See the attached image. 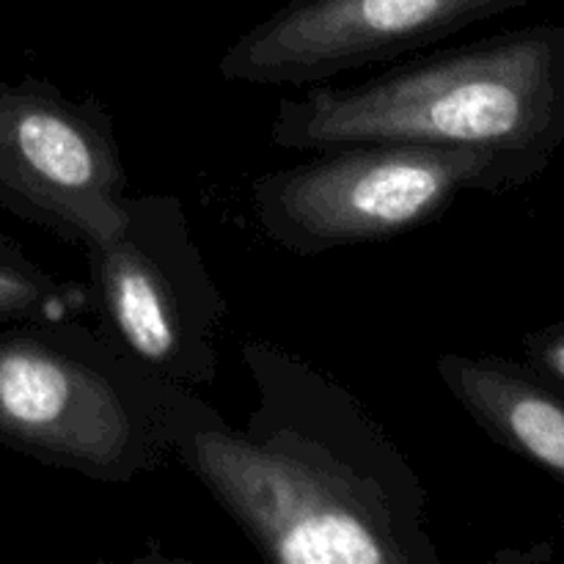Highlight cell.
<instances>
[{
  "mask_svg": "<svg viewBox=\"0 0 564 564\" xmlns=\"http://www.w3.org/2000/svg\"><path fill=\"white\" fill-rule=\"evenodd\" d=\"M242 427L182 386L171 457L281 564H438L427 490L375 413L328 372L270 341L242 345Z\"/></svg>",
  "mask_w": 564,
  "mask_h": 564,
  "instance_id": "6da1fadb",
  "label": "cell"
},
{
  "mask_svg": "<svg viewBox=\"0 0 564 564\" xmlns=\"http://www.w3.org/2000/svg\"><path fill=\"white\" fill-rule=\"evenodd\" d=\"M270 141L286 152L352 143L479 149L549 169L564 143V25L496 33L350 86H306L279 102Z\"/></svg>",
  "mask_w": 564,
  "mask_h": 564,
  "instance_id": "7a4b0ae2",
  "label": "cell"
},
{
  "mask_svg": "<svg viewBox=\"0 0 564 564\" xmlns=\"http://www.w3.org/2000/svg\"><path fill=\"white\" fill-rule=\"evenodd\" d=\"M182 386L83 317L0 328V444L55 471L127 485L171 460Z\"/></svg>",
  "mask_w": 564,
  "mask_h": 564,
  "instance_id": "3957f363",
  "label": "cell"
},
{
  "mask_svg": "<svg viewBox=\"0 0 564 564\" xmlns=\"http://www.w3.org/2000/svg\"><path fill=\"white\" fill-rule=\"evenodd\" d=\"M543 165L479 149L352 143L273 169L251 187L253 218L295 257L394 240L435 224L463 193H505Z\"/></svg>",
  "mask_w": 564,
  "mask_h": 564,
  "instance_id": "277c9868",
  "label": "cell"
},
{
  "mask_svg": "<svg viewBox=\"0 0 564 564\" xmlns=\"http://www.w3.org/2000/svg\"><path fill=\"white\" fill-rule=\"evenodd\" d=\"M83 251L102 328L160 378L213 386L226 301L180 198L127 193L119 226Z\"/></svg>",
  "mask_w": 564,
  "mask_h": 564,
  "instance_id": "5b68a950",
  "label": "cell"
},
{
  "mask_svg": "<svg viewBox=\"0 0 564 564\" xmlns=\"http://www.w3.org/2000/svg\"><path fill=\"white\" fill-rule=\"evenodd\" d=\"M130 193L113 116L44 77H0V209L88 248L119 226Z\"/></svg>",
  "mask_w": 564,
  "mask_h": 564,
  "instance_id": "8992f818",
  "label": "cell"
},
{
  "mask_svg": "<svg viewBox=\"0 0 564 564\" xmlns=\"http://www.w3.org/2000/svg\"><path fill=\"white\" fill-rule=\"evenodd\" d=\"M532 0H290L220 55L229 83L317 86L386 64Z\"/></svg>",
  "mask_w": 564,
  "mask_h": 564,
  "instance_id": "52a82bcc",
  "label": "cell"
},
{
  "mask_svg": "<svg viewBox=\"0 0 564 564\" xmlns=\"http://www.w3.org/2000/svg\"><path fill=\"white\" fill-rule=\"evenodd\" d=\"M435 372L488 438L564 485V389L532 364L444 352Z\"/></svg>",
  "mask_w": 564,
  "mask_h": 564,
  "instance_id": "ba28073f",
  "label": "cell"
},
{
  "mask_svg": "<svg viewBox=\"0 0 564 564\" xmlns=\"http://www.w3.org/2000/svg\"><path fill=\"white\" fill-rule=\"evenodd\" d=\"M91 312L88 284L53 275L33 262L20 242L0 235V328L39 319L83 317Z\"/></svg>",
  "mask_w": 564,
  "mask_h": 564,
  "instance_id": "9c48e42d",
  "label": "cell"
},
{
  "mask_svg": "<svg viewBox=\"0 0 564 564\" xmlns=\"http://www.w3.org/2000/svg\"><path fill=\"white\" fill-rule=\"evenodd\" d=\"M523 356L540 375L564 389V319L523 336Z\"/></svg>",
  "mask_w": 564,
  "mask_h": 564,
  "instance_id": "30bf717a",
  "label": "cell"
}]
</instances>
